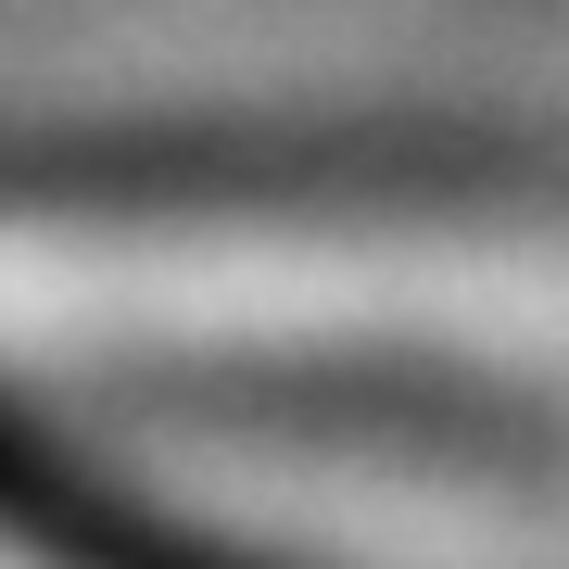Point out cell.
<instances>
[{
	"mask_svg": "<svg viewBox=\"0 0 569 569\" xmlns=\"http://www.w3.org/2000/svg\"><path fill=\"white\" fill-rule=\"evenodd\" d=\"M0 545H26L39 569H253L203 545V531L127 507L114 481H89L77 456H51L26 418H0Z\"/></svg>",
	"mask_w": 569,
	"mask_h": 569,
	"instance_id": "6da1fadb",
	"label": "cell"
}]
</instances>
